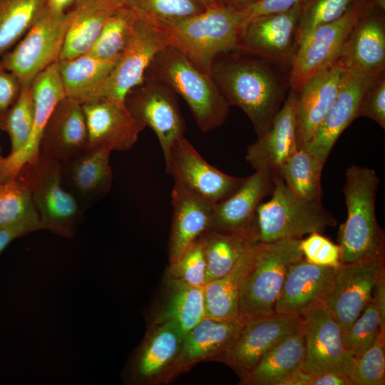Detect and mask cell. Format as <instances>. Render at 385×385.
Masks as SVG:
<instances>
[{
  "label": "cell",
  "instance_id": "cell-47",
  "mask_svg": "<svg viewBox=\"0 0 385 385\" xmlns=\"http://www.w3.org/2000/svg\"><path fill=\"white\" fill-rule=\"evenodd\" d=\"M358 117H367L385 129V73L374 77L361 98Z\"/></svg>",
  "mask_w": 385,
  "mask_h": 385
},
{
  "label": "cell",
  "instance_id": "cell-11",
  "mask_svg": "<svg viewBox=\"0 0 385 385\" xmlns=\"http://www.w3.org/2000/svg\"><path fill=\"white\" fill-rule=\"evenodd\" d=\"M301 330L305 342V371L314 376H350L355 357L343 343L339 324L324 305L302 317Z\"/></svg>",
  "mask_w": 385,
  "mask_h": 385
},
{
  "label": "cell",
  "instance_id": "cell-18",
  "mask_svg": "<svg viewBox=\"0 0 385 385\" xmlns=\"http://www.w3.org/2000/svg\"><path fill=\"white\" fill-rule=\"evenodd\" d=\"M273 175L269 170H258L245 178L236 191L215 204L210 230L245 236L257 242L256 210L264 198L272 194Z\"/></svg>",
  "mask_w": 385,
  "mask_h": 385
},
{
  "label": "cell",
  "instance_id": "cell-21",
  "mask_svg": "<svg viewBox=\"0 0 385 385\" xmlns=\"http://www.w3.org/2000/svg\"><path fill=\"white\" fill-rule=\"evenodd\" d=\"M88 149V133L82 104L65 96L54 108L44 128L39 153L62 165Z\"/></svg>",
  "mask_w": 385,
  "mask_h": 385
},
{
  "label": "cell",
  "instance_id": "cell-27",
  "mask_svg": "<svg viewBox=\"0 0 385 385\" xmlns=\"http://www.w3.org/2000/svg\"><path fill=\"white\" fill-rule=\"evenodd\" d=\"M244 324L240 317L202 318L184 334L179 355L169 377L199 361L215 359L224 353L237 339Z\"/></svg>",
  "mask_w": 385,
  "mask_h": 385
},
{
  "label": "cell",
  "instance_id": "cell-42",
  "mask_svg": "<svg viewBox=\"0 0 385 385\" xmlns=\"http://www.w3.org/2000/svg\"><path fill=\"white\" fill-rule=\"evenodd\" d=\"M34 118V102L31 85L22 87L21 93L9 109L2 130L7 132L11 140V153L21 149L31 133Z\"/></svg>",
  "mask_w": 385,
  "mask_h": 385
},
{
  "label": "cell",
  "instance_id": "cell-20",
  "mask_svg": "<svg viewBox=\"0 0 385 385\" xmlns=\"http://www.w3.org/2000/svg\"><path fill=\"white\" fill-rule=\"evenodd\" d=\"M336 268L313 265L304 257L293 264L275 303L274 313L303 317L324 305Z\"/></svg>",
  "mask_w": 385,
  "mask_h": 385
},
{
  "label": "cell",
  "instance_id": "cell-40",
  "mask_svg": "<svg viewBox=\"0 0 385 385\" xmlns=\"http://www.w3.org/2000/svg\"><path fill=\"white\" fill-rule=\"evenodd\" d=\"M37 214L29 185L19 173L16 176L0 183V227L14 224Z\"/></svg>",
  "mask_w": 385,
  "mask_h": 385
},
{
  "label": "cell",
  "instance_id": "cell-48",
  "mask_svg": "<svg viewBox=\"0 0 385 385\" xmlns=\"http://www.w3.org/2000/svg\"><path fill=\"white\" fill-rule=\"evenodd\" d=\"M22 85L19 78L2 64L0 59V128L6 116L18 98Z\"/></svg>",
  "mask_w": 385,
  "mask_h": 385
},
{
  "label": "cell",
  "instance_id": "cell-9",
  "mask_svg": "<svg viewBox=\"0 0 385 385\" xmlns=\"http://www.w3.org/2000/svg\"><path fill=\"white\" fill-rule=\"evenodd\" d=\"M368 2L359 1L342 17L315 28L301 40L289 69L291 89L298 91L341 58L349 36Z\"/></svg>",
  "mask_w": 385,
  "mask_h": 385
},
{
  "label": "cell",
  "instance_id": "cell-60",
  "mask_svg": "<svg viewBox=\"0 0 385 385\" xmlns=\"http://www.w3.org/2000/svg\"><path fill=\"white\" fill-rule=\"evenodd\" d=\"M1 145H0V155H1Z\"/></svg>",
  "mask_w": 385,
  "mask_h": 385
},
{
  "label": "cell",
  "instance_id": "cell-44",
  "mask_svg": "<svg viewBox=\"0 0 385 385\" xmlns=\"http://www.w3.org/2000/svg\"><path fill=\"white\" fill-rule=\"evenodd\" d=\"M380 330L377 307L371 298L351 326L342 332V341L346 348L357 358L372 345Z\"/></svg>",
  "mask_w": 385,
  "mask_h": 385
},
{
  "label": "cell",
  "instance_id": "cell-52",
  "mask_svg": "<svg viewBox=\"0 0 385 385\" xmlns=\"http://www.w3.org/2000/svg\"><path fill=\"white\" fill-rule=\"evenodd\" d=\"M311 385H354L349 376L337 374L327 373L322 375H313Z\"/></svg>",
  "mask_w": 385,
  "mask_h": 385
},
{
  "label": "cell",
  "instance_id": "cell-34",
  "mask_svg": "<svg viewBox=\"0 0 385 385\" xmlns=\"http://www.w3.org/2000/svg\"><path fill=\"white\" fill-rule=\"evenodd\" d=\"M165 303L154 324L173 321L185 334L205 317L202 287L168 277Z\"/></svg>",
  "mask_w": 385,
  "mask_h": 385
},
{
  "label": "cell",
  "instance_id": "cell-32",
  "mask_svg": "<svg viewBox=\"0 0 385 385\" xmlns=\"http://www.w3.org/2000/svg\"><path fill=\"white\" fill-rule=\"evenodd\" d=\"M117 61L101 60L88 53L58 61V72L66 96L81 104L98 98L102 86Z\"/></svg>",
  "mask_w": 385,
  "mask_h": 385
},
{
  "label": "cell",
  "instance_id": "cell-28",
  "mask_svg": "<svg viewBox=\"0 0 385 385\" xmlns=\"http://www.w3.org/2000/svg\"><path fill=\"white\" fill-rule=\"evenodd\" d=\"M171 203L173 214L169 238L170 264L176 262L195 241L210 230L216 204L175 182Z\"/></svg>",
  "mask_w": 385,
  "mask_h": 385
},
{
  "label": "cell",
  "instance_id": "cell-46",
  "mask_svg": "<svg viewBox=\"0 0 385 385\" xmlns=\"http://www.w3.org/2000/svg\"><path fill=\"white\" fill-rule=\"evenodd\" d=\"M299 247L304 258L311 264L331 267H337L342 264L339 245L321 232H312L307 238L300 239Z\"/></svg>",
  "mask_w": 385,
  "mask_h": 385
},
{
  "label": "cell",
  "instance_id": "cell-22",
  "mask_svg": "<svg viewBox=\"0 0 385 385\" xmlns=\"http://www.w3.org/2000/svg\"><path fill=\"white\" fill-rule=\"evenodd\" d=\"M374 77L357 69L347 68L332 108L304 146L324 164L340 135L358 118L361 98Z\"/></svg>",
  "mask_w": 385,
  "mask_h": 385
},
{
  "label": "cell",
  "instance_id": "cell-55",
  "mask_svg": "<svg viewBox=\"0 0 385 385\" xmlns=\"http://www.w3.org/2000/svg\"><path fill=\"white\" fill-rule=\"evenodd\" d=\"M103 7L115 9L128 6L129 0H88Z\"/></svg>",
  "mask_w": 385,
  "mask_h": 385
},
{
  "label": "cell",
  "instance_id": "cell-19",
  "mask_svg": "<svg viewBox=\"0 0 385 385\" xmlns=\"http://www.w3.org/2000/svg\"><path fill=\"white\" fill-rule=\"evenodd\" d=\"M34 102V118L31 133L24 146L19 150L0 155V183L14 178L28 163L39 155L41 138L44 128L57 103L64 93L60 78L58 61L39 73L31 83Z\"/></svg>",
  "mask_w": 385,
  "mask_h": 385
},
{
  "label": "cell",
  "instance_id": "cell-38",
  "mask_svg": "<svg viewBox=\"0 0 385 385\" xmlns=\"http://www.w3.org/2000/svg\"><path fill=\"white\" fill-rule=\"evenodd\" d=\"M137 19L128 6L113 9L88 53L101 60H118L132 36Z\"/></svg>",
  "mask_w": 385,
  "mask_h": 385
},
{
  "label": "cell",
  "instance_id": "cell-15",
  "mask_svg": "<svg viewBox=\"0 0 385 385\" xmlns=\"http://www.w3.org/2000/svg\"><path fill=\"white\" fill-rule=\"evenodd\" d=\"M300 4L289 10L249 21L242 30L239 50L290 68L299 46L297 25Z\"/></svg>",
  "mask_w": 385,
  "mask_h": 385
},
{
  "label": "cell",
  "instance_id": "cell-35",
  "mask_svg": "<svg viewBox=\"0 0 385 385\" xmlns=\"http://www.w3.org/2000/svg\"><path fill=\"white\" fill-rule=\"evenodd\" d=\"M205 284L230 272L257 242L245 236L207 230L202 235Z\"/></svg>",
  "mask_w": 385,
  "mask_h": 385
},
{
  "label": "cell",
  "instance_id": "cell-56",
  "mask_svg": "<svg viewBox=\"0 0 385 385\" xmlns=\"http://www.w3.org/2000/svg\"><path fill=\"white\" fill-rule=\"evenodd\" d=\"M260 0H226L223 5H227L232 7L240 8L252 4Z\"/></svg>",
  "mask_w": 385,
  "mask_h": 385
},
{
  "label": "cell",
  "instance_id": "cell-30",
  "mask_svg": "<svg viewBox=\"0 0 385 385\" xmlns=\"http://www.w3.org/2000/svg\"><path fill=\"white\" fill-rule=\"evenodd\" d=\"M305 342L302 330L279 341L247 374L241 384L282 385L290 375L303 368Z\"/></svg>",
  "mask_w": 385,
  "mask_h": 385
},
{
  "label": "cell",
  "instance_id": "cell-50",
  "mask_svg": "<svg viewBox=\"0 0 385 385\" xmlns=\"http://www.w3.org/2000/svg\"><path fill=\"white\" fill-rule=\"evenodd\" d=\"M303 0H260L242 7L246 15V24L260 16L285 11L300 4Z\"/></svg>",
  "mask_w": 385,
  "mask_h": 385
},
{
  "label": "cell",
  "instance_id": "cell-43",
  "mask_svg": "<svg viewBox=\"0 0 385 385\" xmlns=\"http://www.w3.org/2000/svg\"><path fill=\"white\" fill-rule=\"evenodd\" d=\"M349 377L354 385L385 384V332L380 330L372 345L355 358Z\"/></svg>",
  "mask_w": 385,
  "mask_h": 385
},
{
  "label": "cell",
  "instance_id": "cell-41",
  "mask_svg": "<svg viewBox=\"0 0 385 385\" xmlns=\"http://www.w3.org/2000/svg\"><path fill=\"white\" fill-rule=\"evenodd\" d=\"M361 0H303L297 25L298 42L315 28L342 17Z\"/></svg>",
  "mask_w": 385,
  "mask_h": 385
},
{
  "label": "cell",
  "instance_id": "cell-33",
  "mask_svg": "<svg viewBox=\"0 0 385 385\" xmlns=\"http://www.w3.org/2000/svg\"><path fill=\"white\" fill-rule=\"evenodd\" d=\"M255 245L230 272L204 285L205 317L222 319L240 317V286L251 265Z\"/></svg>",
  "mask_w": 385,
  "mask_h": 385
},
{
  "label": "cell",
  "instance_id": "cell-37",
  "mask_svg": "<svg viewBox=\"0 0 385 385\" xmlns=\"http://www.w3.org/2000/svg\"><path fill=\"white\" fill-rule=\"evenodd\" d=\"M46 0H0V58L25 35Z\"/></svg>",
  "mask_w": 385,
  "mask_h": 385
},
{
  "label": "cell",
  "instance_id": "cell-53",
  "mask_svg": "<svg viewBox=\"0 0 385 385\" xmlns=\"http://www.w3.org/2000/svg\"><path fill=\"white\" fill-rule=\"evenodd\" d=\"M312 376L302 368L290 375L282 385H311Z\"/></svg>",
  "mask_w": 385,
  "mask_h": 385
},
{
  "label": "cell",
  "instance_id": "cell-14",
  "mask_svg": "<svg viewBox=\"0 0 385 385\" xmlns=\"http://www.w3.org/2000/svg\"><path fill=\"white\" fill-rule=\"evenodd\" d=\"M385 273L384 260L341 264L324 304L346 331L371 302L374 287Z\"/></svg>",
  "mask_w": 385,
  "mask_h": 385
},
{
  "label": "cell",
  "instance_id": "cell-54",
  "mask_svg": "<svg viewBox=\"0 0 385 385\" xmlns=\"http://www.w3.org/2000/svg\"><path fill=\"white\" fill-rule=\"evenodd\" d=\"M76 0H46L47 5L53 11L61 13L66 12Z\"/></svg>",
  "mask_w": 385,
  "mask_h": 385
},
{
  "label": "cell",
  "instance_id": "cell-45",
  "mask_svg": "<svg viewBox=\"0 0 385 385\" xmlns=\"http://www.w3.org/2000/svg\"><path fill=\"white\" fill-rule=\"evenodd\" d=\"M168 277L192 286L203 287L206 278V262L202 235L195 241L174 263L170 264Z\"/></svg>",
  "mask_w": 385,
  "mask_h": 385
},
{
  "label": "cell",
  "instance_id": "cell-36",
  "mask_svg": "<svg viewBox=\"0 0 385 385\" xmlns=\"http://www.w3.org/2000/svg\"><path fill=\"white\" fill-rule=\"evenodd\" d=\"M324 163L305 147L299 148L280 168L287 187L297 197L321 202V175Z\"/></svg>",
  "mask_w": 385,
  "mask_h": 385
},
{
  "label": "cell",
  "instance_id": "cell-6",
  "mask_svg": "<svg viewBox=\"0 0 385 385\" xmlns=\"http://www.w3.org/2000/svg\"><path fill=\"white\" fill-rule=\"evenodd\" d=\"M270 199L262 202L255 215L257 242L282 239H301L305 235L322 232L336 226L337 221L321 202L304 200L295 195L285 185L280 173H274Z\"/></svg>",
  "mask_w": 385,
  "mask_h": 385
},
{
  "label": "cell",
  "instance_id": "cell-12",
  "mask_svg": "<svg viewBox=\"0 0 385 385\" xmlns=\"http://www.w3.org/2000/svg\"><path fill=\"white\" fill-rule=\"evenodd\" d=\"M175 93L160 81L144 78L127 94L125 103L133 115L155 133L164 157L183 135L185 125Z\"/></svg>",
  "mask_w": 385,
  "mask_h": 385
},
{
  "label": "cell",
  "instance_id": "cell-25",
  "mask_svg": "<svg viewBox=\"0 0 385 385\" xmlns=\"http://www.w3.org/2000/svg\"><path fill=\"white\" fill-rule=\"evenodd\" d=\"M341 58L371 76L385 71V11L369 2L352 29Z\"/></svg>",
  "mask_w": 385,
  "mask_h": 385
},
{
  "label": "cell",
  "instance_id": "cell-29",
  "mask_svg": "<svg viewBox=\"0 0 385 385\" xmlns=\"http://www.w3.org/2000/svg\"><path fill=\"white\" fill-rule=\"evenodd\" d=\"M185 333L175 322L154 324L128 368L132 382H150L164 374L169 377L179 355Z\"/></svg>",
  "mask_w": 385,
  "mask_h": 385
},
{
  "label": "cell",
  "instance_id": "cell-1",
  "mask_svg": "<svg viewBox=\"0 0 385 385\" xmlns=\"http://www.w3.org/2000/svg\"><path fill=\"white\" fill-rule=\"evenodd\" d=\"M289 69L236 50L215 58L211 76L229 105L247 114L259 137L270 129L291 88Z\"/></svg>",
  "mask_w": 385,
  "mask_h": 385
},
{
  "label": "cell",
  "instance_id": "cell-8",
  "mask_svg": "<svg viewBox=\"0 0 385 385\" xmlns=\"http://www.w3.org/2000/svg\"><path fill=\"white\" fill-rule=\"evenodd\" d=\"M66 13L47 4L19 41L0 59L20 81L22 86L51 64L58 61L66 29Z\"/></svg>",
  "mask_w": 385,
  "mask_h": 385
},
{
  "label": "cell",
  "instance_id": "cell-26",
  "mask_svg": "<svg viewBox=\"0 0 385 385\" xmlns=\"http://www.w3.org/2000/svg\"><path fill=\"white\" fill-rule=\"evenodd\" d=\"M111 153L107 149H88L61 165L63 186L84 211L103 198L111 188Z\"/></svg>",
  "mask_w": 385,
  "mask_h": 385
},
{
  "label": "cell",
  "instance_id": "cell-3",
  "mask_svg": "<svg viewBox=\"0 0 385 385\" xmlns=\"http://www.w3.org/2000/svg\"><path fill=\"white\" fill-rule=\"evenodd\" d=\"M246 20L242 7L217 5L197 15L160 26L166 33L169 46L212 77L215 58L220 53L239 50Z\"/></svg>",
  "mask_w": 385,
  "mask_h": 385
},
{
  "label": "cell",
  "instance_id": "cell-49",
  "mask_svg": "<svg viewBox=\"0 0 385 385\" xmlns=\"http://www.w3.org/2000/svg\"><path fill=\"white\" fill-rule=\"evenodd\" d=\"M44 230L38 214L30 215L14 224L0 227V254L14 240L35 231Z\"/></svg>",
  "mask_w": 385,
  "mask_h": 385
},
{
  "label": "cell",
  "instance_id": "cell-39",
  "mask_svg": "<svg viewBox=\"0 0 385 385\" xmlns=\"http://www.w3.org/2000/svg\"><path fill=\"white\" fill-rule=\"evenodd\" d=\"M138 18L158 26L169 25L202 13L196 0H129Z\"/></svg>",
  "mask_w": 385,
  "mask_h": 385
},
{
  "label": "cell",
  "instance_id": "cell-13",
  "mask_svg": "<svg viewBox=\"0 0 385 385\" xmlns=\"http://www.w3.org/2000/svg\"><path fill=\"white\" fill-rule=\"evenodd\" d=\"M164 158L166 171L175 183L214 203L231 195L245 180L211 165L183 135L175 140Z\"/></svg>",
  "mask_w": 385,
  "mask_h": 385
},
{
  "label": "cell",
  "instance_id": "cell-57",
  "mask_svg": "<svg viewBox=\"0 0 385 385\" xmlns=\"http://www.w3.org/2000/svg\"><path fill=\"white\" fill-rule=\"evenodd\" d=\"M198 4L204 9H207L219 5L216 0H196Z\"/></svg>",
  "mask_w": 385,
  "mask_h": 385
},
{
  "label": "cell",
  "instance_id": "cell-24",
  "mask_svg": "<svg viewBox=\"0 0 385 385\" xmlns=\"http://www.w3.org/2000/svg\"><path fill=\"white\" fill-rule=\"evenodd\" d=\"M347 69L342 58L309 80L298 91L297 139L298 148L312 139L332 108Z\"/></svg>",
  "mask_w": 385,
  "mask_h": 385
},
{
  "label": "cell",
  "instance_id": "cell-2",
  "mask_svg": "<svg viewBox=\"0 0 385 385\" xmlns=\"http://www.w3.org/2000/svg\"><path fill=\"white\" fill-rule=\"evenodd\" d=\"M343 188L347 216L339 226L338 241L342 264L384 260L385 235L375 213L380 180L370 168L352 165Z\"/></svg>",
  "mask_w": 385,
  "mask_h": 385
},
{
  "label": "cell",
  "instance_id": "cell-59",
  "mask_svg": "<svg viewBox=\"0 0 385 385\" xmlns=\"http://www.w3.org/2000/svg\"><path fill=\"white\" fill-rule=\"evenodd\" d=\"M226 0H216L217 3L219 4V5H223L225 4Z\"/></svg>",
  "mask_w": 385,
  "mask_h": 385
},
{
  "label": "cell",
  "instance_id": "cell-58",
  "mask_svg": "<svg viewBox=\"0 0 385 385\" xmlns=\"http://www.w3.org/2000/svg\"><path fill=\"white\" fill-rule=\"evenodd\" d=\"M373 6L385 11V0H371Z\"/></svg>",
  "mask_w": 385,
  "mask_h": 385
},
{
  "label": "cell",
  "instance_id": "cell-10",
  "mask_svg": "<svg viewBox=\"0 0 385 385\" xmlns=\"http://www.w3.org/2000/svg\"><path fill=\"white\" fill-rule=\"evenodd\" d=\"M168 46V36L161 26L138 17L132 36L102 86L98 98L124 101L129 91L143 81L154 57Z\"/></svg>",
  "mask_w": 385,
  "mask_h": 385
},
{
  "label": "cell",
  "instance_id": "cell-31",
  "mask_svg": "<svg viewBox=\"0 0 385 385\" xmlns=\"http://www.w3.org/2000/svg\"><path fill=\"white\" fill-rule=\"evenodd\" d=\"M113 10L88 0H76L66 12V29L58 61L87 53Z\"/></svg>",
  "mask_w": 385,
  "mask_h": 385
},
{
  "label": "cell",
  "instance_id": "cell-4",
  "mask_svg": "<svg viewBox=\"0 0 385 385\" xmlns=\"http://www.w3.org/2000/svg\"><path fill=\"white\" fill-rule=\"evenodd\" d=\"M144 78L160 81L182 96L203 132L220 127L228 115L230 106L212 78L171 46L154 57Z\"/></svg>",
  "mask_w": 385,
  "mask_h": 385
},
{
  "label": "cell",
  "instance_id": "cell-51",
  "mask_svg": "<svg viewBox=\"0 0 385 385\" xmlns=\"http://www.w3.org/2000/svg\"><path fill=\"white\" fill-rule=\"evenodd\" d=\"M372 298L376 303L380 319V329L385 332V273L377 281Z\"/></svg>",
  "mask_w": 385,
  "mask_h": 385
},
{
  "label": "cell",
  "instance_id": "cell-7",
  "mask_svg": "<svg viewBox=\"0 0 385 385\" xmlns=\"http://www.w3.org/2000/svg\"><path fill=\"white\" fill-rule=\"evenodd\" d=\"M19 173L29 185L44 230L63 238L74 237L84 210L63 186L61 165L39 153Z\"/></svg>",
  "mask_w": 385,
  "mask_h": 385
},
{
  "label": "cell",
  "instance_id": "cell-5",
  "mask_svg": "<svg viewBox=\"0 0 385 385\" xmlns=\"http://www.w3.org/2000/svg\"><path fill=\"white\" fill-rule=\"evenodd\" d=\"M300 239L257 242L239 295V316L244 321L274 313V308L289 267L304 257Z\"/></svg>",
  "mask_w": 385,
  "mask_h": 385
},
{
  "label": "cell",
  "instance_id": "cell-16",
  "mask_svg": "<svg viewBox=\"0 0 385 385\" xmlns=\"http://www.w3.org/2000/svg\"><path fill=\"white\" fill-rule=\"evenodd\" d=\"M301 324L302 317L277 313L249 319L232 345L215 360L226 364L241 377L279 341L300 330Z\"/></svg>",
  "mask_w": 385,
  "mask_h": 385
},
{
  "label": "cell",
  "instance_id": "cell-17",
  "mask_svg": "<svg viewBox=\"0 0 385 385\" xmlns=\"http://www.w3.org/2000/svg\"><path fill=\"white\" fill-rule=\"evenodd\" d=\"M88 149L128 150L145 126L137 120L124 101L101 97L82 104Z\"/></svg>",
  "mask_w": 385,
  "mask_h": 385
},
{
  "label": "cell",
  "instance_id": "cell-23",
  "mask_svg": "<svg viewBox=\"0 0 385 385\" xmlns=\"http://www.w3.org/2000/svg\"><path fill=\"white\" fill-rule=\"evenodd\" d=\"M297 107V93L290 88L270 129L247 148L246 160L255 170L279 172L298 149Z\"/></svg>",
  "mask_w": 385,
  "mask_h": 385
}]
</instances>
